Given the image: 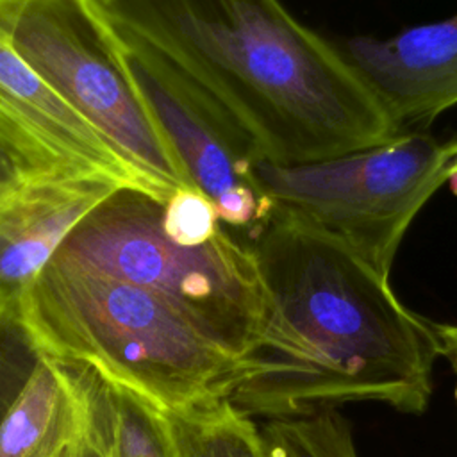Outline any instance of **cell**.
Here are the masks:
<instances>
[{
    "label": "cell",
    "instance_id": "4",
    "mask_svg": "<svg viewBox=\"0 0 457 457\" xmlns=\"http://www.w3.org/2000/svg\"><path fill=\"white\" fill-rule=\"evenodd\" d=\"M162 205L120 189L80 221L57 257L164 296L246 364L270 311L252 243L223 225L204 245H180L162 228Z\"/></svg>",
    "mask_w": 457,
    "mask_h": 457
},
{
    "label": "cell",
    "instance_id": "13",
    "mask_svg": "<svg viewBox=\"0 0 457 457\" xmlns=\"http://www.w3.org/2000/svg\"><path fill=\"white\" fill-rule=\"evenodd\" d=\"M168 416L180 457H266L259 423L228 400Z\"/></svg>",
    "mask_w": 457,
    "mask_h": 457
},
{
    "label": "cell",
    "instance_id": "17",
    "mask_svg": "<svg viewBox=\"0 0 457 457\" xmlns=\"http://www.w3.org/2000/svg\"><path fill=\"white\" fill-rule=\"evenodd\" d=\"M434 327L441 341L443 357L450 362L453 373L457 375V323H434ZM455 402H457V387H455Z\"/></svg>",
    "mask_w": 457,
    "mask_h": 457
},
{
    "label": "cell",
    "instance_id": "20",
    "mask_svg": "<svg viewBox=\"0 0 457 457\" xmlns=\"http://www.w3.org/2000/svg\"><path fill=\"white\" fill-rule=\"evenodd\" d=\"M264 446H266V457H280L273 448H270L266 443H264Z\"/></svg>",
    "mask_w": 457,
    "mask_h": 457
},
{
    "label": "cell",
    "instance_id": "8",
    "mask_svg": "<svg viewBox=\"0 0 457 457\" xmlns=\"http://www.w3.org/2000/svg\"><path fill=\"white\" fill-rule=\"evenodd\" d=\"M0 152L20 173L105 177L166 204V193L0 39Z\"/></svg>",
    "mask_w": 457,
    "mask_h": 457
},
{
    "label": "cell",
    "instance_id": "18",
    "mask_svg": "<svg viewBox=\"0 0 457 457\" xmlns=\"http://www.w3.org/2000/svg\"><path fill=\"white\" fill-rule=\"evenodd\" d=\"M20 171L14 168V164L0 152V195L18 179Z\"/></svg>",
    "mask_w": 457,
    "mask_h": 457
},
{
    "label": "cell",
    "instance_id": "16",
    "mask_svg": "<svg viewBox=\"0 0 457 457\" xmlns=\"http://www.w3.org/2000/svg\"><path fill=\"white\" fill-rule=\"evenodd\" d=\"M223 223L214 204L196 187H184L173 193L162 205V228L168 237L186 246H198L211 241Z\"/></svg>",
    "mask_w": 457,
    "mask_h": 457
},
{
    "label": "cell",
    "instance_id": "1",
    "mask_svg": "<svg viewBox=\"0 0 457 457\" xmlns=\"http://www.w3.org/2000/svg\"><path fill=\"white\" fill-rule=\"evenodd\" d=\"M270 298L259 346L228 402L250 418L287 420L352 402L421 414L443 355L432 321L325 230L275 209L250 241Z\"/></svg>",
    "mask_w": 457,
    "mask_h": 457
},
{
    "label": "cell",
    "instance_id": "11",
    "mask_svg": "<svg viewBox=\"0 0 457 457\" xmlns=\"http://www.w3.org/2000/svg\"><path fill=\"white\" fill-rule=\"evenodd\" d=\"M0 457H107L86 366L41 355L0 425Z\"/></svg>",
    "mask_w": 457,
    "mask_h": 457
},
{
    "label": "cell",
    "instance_id": "7",
    "mask_svg": "<svg viewBox=\"0 0 457 457\" xmlns=\"http://www.w3.org/2000/svg\"><path fill=\"white\" fill-rule=\"evenodd\" d=\"M111 32L127 80L193 186L214 204L223 225L252 241L275 212V204L255 175L262 159L250 137L162 59L112 27Z\"/></svg>",
    "mask_w": 457,
    "mask_h": 457
},
{
    "label": "cell",
    "instance_id": "14",
    "mask_svg": "<svg viewBox=\"0 0 457 457\" xmlns=\"http://www.w3.org/2000/svg\"><path fill=\"white\" fill-rule=\"evenodd\" d=\"M264 443L280 457H359L350 423L337 409L259 425Z\"/></svg>",
    "mask_w": 457,
    "mask_h": 457
},
{
    "label": "cell",
    "instance_id": "2",
    "mask_svg": "<svg viewBox=\"0 0 457 457\" xmlns=\"http://www.w3.org/2000/svg\"><path fill=\"white\" fill-rule=\"evenodd\" d=\"M95 2L118 34L221 109L266 162H318L400 134L343 48L280 0Z\"/></svg>",
    "mask_w": 457,
    "mask_h": 457
},
{
    "label": "cell",
    "instance_id": "19",
    "mask_svg": "<svg viewBox=\"0 0 457 457\" xmlns=\"http://www.w3.org/2000/svg\"><path fill=\"white\" fill-rule=\"evenodd\" d=\"M448 186H450V191H452L453 195H457V175L450 180V184H448Z\"/></svg>",
    "mask_w": 457,
    "mask_h": 457
},
{
    "label": "cell",
    "instance_id": "15",
    "mask_svg": "<svg viewBox=\"0 0 457 457\" xmlns=\"http://www.w3.org/2000/svg\"><path fill=\"white\" fill-rule=\"evenodd\" d=\"M41 355L21 320L20 307L0 309V425L32 377Z\"/></svg>",
    "mask_w": 457,
    "mask_h": 457
},
{
    "label": "cell",
    "instance_id": "3",
    "mask_svg": "<svg viewBox=\"0 0 457 457\" xmlns=\"http://www.w3.org/2000/svg\"><path fill=\"white\" fill-rule=\"evenodd\" d=\"M39 352L179 414L228 400L245 361L164 296L54 257L20 298Z\"/></svg>",
    "mask_w": 457,
    "mask_h": 457
},
{
    "label": "cell",
    "instance_id": "6",
    "mask_svg": "<svg viewBox=\"0 0 457 457\" xmlns=\"http://www.w3.org/2000/svg\"><path fill=\"white\" fill-rule=\"evenodd\" d=\"M0 39L168 198L195 187L127 80L95 0H0Z\"/></svg>",
    "mask_w": 457,
    "mask_h": 457
},
{
    "label": "cell",
    "instance_id": "5",
    "mask_svg": "<svg viewBox=\"0 0 457 457\" xmlns=\"http://www.w3.org/2000/svg\"><path fill=\"white\" fill-rule=\"evenodd\" d=\"M255 175L275 209L325 230L389 277L409 225L457 175V134L409 130L296 166L259 161Z\"/></svg>",
    "mask_w": 457,
    "mask_h": 457
},
{
    "label": "cell",
    "instance_id": "10",
    "mask_svg": "<svg viewBox=\"0 0 457 457\" xmlns=\"http://www.w3.org/2000/svg\"><path fill=\"white\" fill-rule=\"evenodd\" d=\"M343 52L400 132L425 130L457 105V12L384 39L355 36Z\"/></svg>",
    "mask_w": 457,
    "mask_h": 457
},
{
    "label": "cell",
    "instance_id": "9",
    "mask_svg": "<svg viewBox=\"0 0 457 457\" xmlns=\"http://www.w3.org/2000/svg\"><path fill=\"white\" fill-rule=\"evenodd\" d=\"M120 189L98 175L20 173L0 195V309L20 307L68 236Z\"/></svg>",
    "mask_w": 457,
    "mask_h": 457
},
{
    "label": "cell",
    "instance_id": "12",
    "mask_svg": "<svg viewBox=\"0 0 457 457\" xmlns=\"http://www.w3.org/2000/svg\"><path fill=\"white\" fill-rule=\"evenodd\" d=\"M89 370V368H87ZM107 457H180L170 416L89 370Z\"/></svg>",
    "mask_w": 457,
    "mask_h": 457
}]
</instances>
